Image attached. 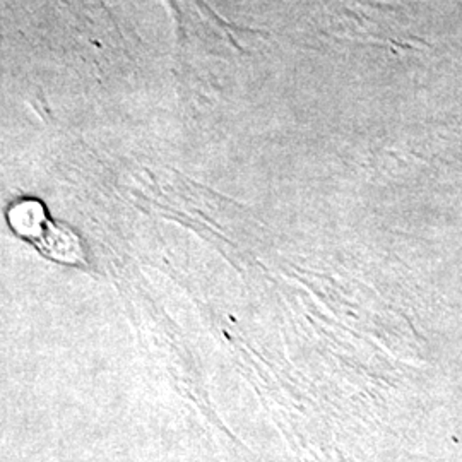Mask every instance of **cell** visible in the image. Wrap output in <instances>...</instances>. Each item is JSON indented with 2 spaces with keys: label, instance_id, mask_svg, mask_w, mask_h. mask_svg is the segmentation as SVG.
<instances>
[{
  "label": "cell",
  "instance_id": "obj_1",
  "mask_svg": "<svg viewBox=\"0 0 462 462\" xmlns=\"http://www.w3.org/2000/svg\"><path fill=\"white\" fill-rule=\"evenodd\" d=\"M7 221L19 236L28 238L50 255L64 263H78L83 257L78 236L66 226L51 223L38 200H19L7 211Z\"/></svg>",
  "mask_w": 462,
  "mask_h": 462
}]
</instances>
